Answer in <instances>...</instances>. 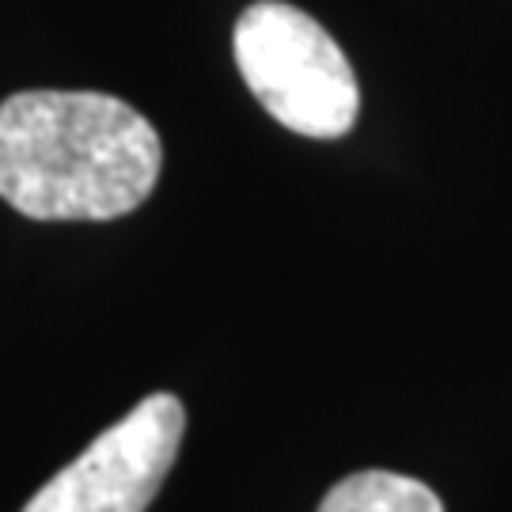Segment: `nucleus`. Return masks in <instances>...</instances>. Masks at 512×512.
Returning <instances> with one entry per match:
<instances>
[{
  "label": "nucleus",
  "instance_id": "obj_1",
  "mask_svg": "<svg viewBox=\"0 0 512 512\" xmlns=\"http://www.w3.org/2000/svg\"><path fill=\"white\" fill-rule=\"evenodd\" d=\"M160 133L107 92H19L0 103V198L31 220H114L148 202Z\"/></svg>",
  "mask_w": 512,
  "mask_h": 512
},
{
  "label": "nucleus",
  "instance_id": "obj_2",
  "mask_svg": "<svg viewBox=\"0 0 512 512\" xmlns=\"http://www.w3.org/2000/svg\"><path fill=\"white\" fill-rule=\"evenodd\" d=\"M232 50L262 110L311 141H338L357 126L361 88L327 27L285 0H258L236 19Z\"/></svg>",
  "mask_w": 512,
  "mask_h": 512
},
{
  "label": "nucleus",
  "instance_id": "obj_3",
  "mask_svg": "<svg viewBox=\"0 0 512 512\" xmlns=\"http://www.w3.org/2000/svg\"><path fill=\"white\" fill-rule=\"evenodd\" d=\"M183 433V403L156 391L57 471L23 512H145L179 459Z\"/></svg>",
  "mask_w": 512,
  "mask_h": 512
},
{
  "label": "nucleus",
  "instance_id": "obj_4",
  "mask_svg": "<svg viewBox=\"0 0 512 512\" xmlns=\"http://www.w3.org/2000/svg\"><path fill=\"white\" fill-rule=\"evenodd\" d=\"M319 512H444V501L425 482L391 471H361L342 478Z\"/></svg>",
  "mask_w": 512,
  "mask_h": 512
}]
</instances>
